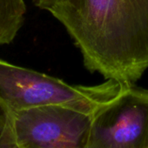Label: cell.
Listing matches in <instances>:
<instances>
[{
	"mask_svg": "<svg viewBox=\"0 0 148 148\" xmlns=\"http://www.w3.org/2000/svg\"><path fill=\"white\" fill-rule=\"evenodd\" d=\"M61 24L91 72L134 85L148 69V0H83Z\"/></svg>",
	"mask_w": 148,
	"mask_h": 148,
	"instance_id": "cell-1",
	"label": "cell"
},
{
	"mask_svg": "<svg viewBox=\"0 0 148 148\" xmlns=\"http://www.w3.org/2000/svg\"><path fill=\"white\" fill-rule=\"evenodd\" d=\"M127 86L112 79L86 86L64 81L0 59V100L12 112L62 106L92 115Z\"/></svg>",
	"mask_w": 148,
	"mask_h": 148,
	"instance_id": "cell-2",
	"label": "cell"
},
{
	"mask_svg": "<svg viewBox=\"0 0 148 148\" xmlns=\"http://www.w3.org/2000/svg\"><path fill=\"white\" fill-rule=\"evenodd\" d=\"M92 115L62 106L11 112L4 148H82Z\"/></svg>",
	"mask_w": 148,
	"mask_h": 148,
	"instance_id": "cell-3",
	"label": "cell"
},
{
	"mask_svg": "<svg viewBox=\"0 0 148 148\" xmlns=\"http://www.w3.org/2000/svg\"><path fill=\"white\" fill-rule=\"evenodd\" d=\"M82 148H148V91L127 85L99 107Z\"/></svg>",
	"mask_w": 148,
	"mask_h": 148,
	"instance_id": "cell-4",
	"label": "cell"
},
{
	"mask_svg": "<svg viewBox=\"0 0 148 148\" xmlns=\"http://www.w3.org/2000/svg\"><path fill=\"white\" fill-rule=\"evenodd\" d=\"M25 12V0H0V45L14 40L24 24Z\"/></svg>",
	"mask_w": 148,
	"mask_h": 148,
	"instance_id": "cell-5",
	"label": "cell"
},
{
	"mask_svg": "<svg viewBox=\"0 0 148 148\" xmlns=\"http://www.w3.org/2000/svg\"><path fill=\"white\" fill-rule=\"evenodd\" d=\"M83 0H33L36 6L51 13L60 23L75 13Z\"/></svg>",
	"mask_w": 148,
	"mask_h": 148,
	"instance_id": "cell-6",
	"label": "cell"
},
{
	"mask_svg": "<svg viewBox=\"0 0 148 148\" xmlns=\"http://www.w3.org/2000/svg\"><path fill=\"white\" fill-rule=\"evenodd\" d=\"M11 112L7 109V107L0 100V148H2V137L6 130L9 119H10Z\"/></svg>",
	"mask_w": 148,
	"mask_h": 148,
	"instance_id": "cell-7",
	"label": "cell"
}]
</instances>
